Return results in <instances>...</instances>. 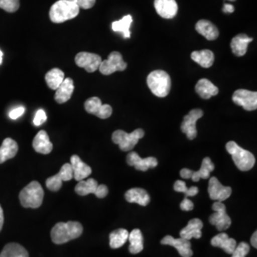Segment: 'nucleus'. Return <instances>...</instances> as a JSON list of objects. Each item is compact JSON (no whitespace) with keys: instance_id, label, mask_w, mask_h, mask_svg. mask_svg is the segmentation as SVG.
Segmentation results:
<instances>
[{"instance_id":"obj_1","label":"nucleus","mask_w":257,"mask_h":257,"mask_svg":"<svg viewBox=\"0 0 257 257\" xmlns=\"http://www.w3.org/2000/svg\"><path fill=\"white\" fill-rule=\"evenodd\" d=\"M83 232L82 225L76 221L59 222L51 231V237L55 244L61 245L71 240L78 238Z\"/></svg>"},{"instance_id":"obj_2","label":"nucleus","mask_w":257,"mask_h":257,"mask_svg":"<svg viewBox=\"0 0 257 257\" xmlns=\"http://www.w3.org/2000/svg\"><path fill=\"white\" fill-rule=\"evenodd\" d=\"M79 7L71 0H58L51 7L50 19L54 23H63L78 16Z\"/></svg>"},{"instance_id":"obj_3","label":"nucleus","mask_w":257,"mask_h":257,"mask_svg":"<svg viewBox=\"0 0 257 257\" xmlns=\"http://www.w3.org/2000/svg\"><path fill=\"white\" fill-rule=\"evenodd\" d=\"M226 149L240 171L247 172L253 168L255 164V157L250 152L240 147L234 141H229L226 145Z\"/></svg>"},{"instance_id":"obj_4","label":"nucleus","mask_w":257,"mask_h":257,"mask_svg":"<svg viewBox=\"0 0 257 257\" xmlns=\"http://www.w3.org/2000/svg\"><path fill=\"white\" fill-rule=\"evenodd\" d=\"M149 89L157 97H166L171 91V77L165 71L156 70L148 75Z\"/></svg>"},{"instance_id":"obj_5","label":"nucleus","mask_w":257,"mask_h":257,"mask_svg":"<svg viewBox=\"0 0 257 257\" xmlns=\"http://www.w3.org/2000/svg\"><path fill=\"white\" fill-rule=\"evenodd\" d=\"M44 198V191L37 181H33L20 192L19 200L24 208L37 209L41 206Z\"/></svg>"},{"instance_id":"obj_6","label":"nucleus","mask_w":257,"mask_h":257,"mask_svg":"<svg viewBox=\"0 0 257 257\" xmlns=\"http://www.w3.org/2000/svg\"><path fill=\"white\" fill-rule=\"evenodd\" d=\"M144 135L145 133L142 128H137L131 134H128L122 130H117L112 134L111 139L114 144H117L119 146L121 151L128 152L136 147L138 141L143 138Z\"/></svg>"},{"instance_id":"obj_7","label":"nucleus","mask_w":257,"mask_h":257,"mask_svg":"<svg viewBox=\"0 0 257 257\" xmlns=\"http://www.w3.org/2000/svg\"><path fill=\"white\" fill-rule=\"evenodd\" d=\"M214 212L211 214L209 221L211 225L215 226L219 231L229 229L231 225V219L226 212V206L220 201H215L212 205Z\"/></svg>"},{"instance_id":"obj_8","label":"nucleus","mask_w":257,"mask_h":257,"mask_svg":"<svg viewBox=\"0 0 257 257\" xmlns=\"http://www.w3.org/2000/svg\"><path fill=\"white\" fill-rule=\"evenodd\" d=\"M126 68L127 63L123 60L121 54L118 52H112L108 56V59L101 61L98 70L104 75H110L117 71L122 72L126 70Z\"/></svg>"},{"instance_id":"obj_9","label":"nucleus","mask_w":257,"mask_h":257,"mask_svg":"<svg viewBox=\"0 0 257 257\" xmlns=\"http://www.w3.org/2000/svg\"><path fill=\"white\" fill-rule=\"evenodd\" d=\"M214 164L211 162L210 157H205L203 159L202 165L200 170L194 172L189 169H182L180 171V176L184 179H193L194 182H198L200 179L210 178L211 173L214 170Z\"/></svg>"},{"instance_id":"obj_10","label":"nucleus","mask_w":257,"mask_h":257,"mask_svg":"<svg viewBox=\"0 0 257 257\" xmlns=\"http://www.w3.org/2000/svg\"><path fill=\"white\" fill-rule=\"evenodd\" d=\"M74 178L72 166L66 163L61 167L59 173L57 175L49 177L46 180L47 188L52 192H57L61 189L63 181H70Z\"/></svg>"},{"instance_id":"obj_11","label":"nucleus","mask_w":257,"mask_h":257,"mask_svg":"<svg viewBox=\"0 0 257 257\" xmlns=\"http://www.w3.org/2000/svg\"><path fill=\"white\" fill-rule=\"evenodd\" d=\"M84 107L87 112L94 114L95 116L101 119L109 118L112 113V108L110 105L102 104L101 100L96 96H93L86 100Z\"/></svg>"},{"instance_id":"obj_12","label":"nucleus","mask_w":257,"mask_h":257,"mask_svg":"<svg viewBox=\"0 0 257 257\" xmlns=\"http://www.w3.org/2000/svg\"><path fill=\"white\" fill-rule=\"evenodd\" d=\"M232 101L241 106L244 110H254L257 109V92L240 89L232 94Z\"/></svg>"},{"instance_id":"obj_13","label":"nucleus","mask_w":257,"mask_h":257,"mask_svg":"<svg viewBox=\"0 0 257 257\" xmlns=\"http://www.w3.org/2000/svg\"><path fill=\"white\" fill-rule=\"evenodd\" d=\"M203 116V110L194 109L184 116L183 122L181 124V131L187 136L190 140H193L197 136L196 122Z\"/></svg>"},{"instance_id":"obj_14","label":"nucleus","mask_w":257,"mask_h":257,"mask_svg":"<svg viewBox=\"0 0 257 257\" xmlns=\"http://www.w3.org/2000/svg\"><path fill=\"white\" fill-rule=\"evenodd\" d=\"M74 60L78 67L85 69L88 73H94L97 71L102 61L99 55L86 52L77 54Z\"/></svg>"},{"instance_id":"obj_15","label":"nucleus","mask_w":257,"mask_h":257,"mask_svg":"<svg viewBox=\"0 0 257 257\" xmlns=\"http://www.w3.org/2000/svg\"><path fill=\"white\" fill-rule=\"evenodd\" d=\"M208 192L211 199L214 201L223 202L230 197L231 194V188L223 186L216 177H211L209 181Z\"/></svg>"},{"instance_id":"obj_16","label":"nucleus","mask_w":257,"mask_h":257,"mask_svg":"<svg viewBox=\"0 0 257 257\" xmlns=\"http://www.w3.org/2000/svg\"><path fill=\"white\" fill-rule=\"evenodd\" d=\"M127 163L141 172H146L151 168H156L158 164L157 159L155 157L150 156L147 158H141L136 152H131L127 156Z\"/></svg>"},{"instance_id":"obj_17","label":"nucleus","mask_w":257,"mask_h":257,"mask_svg":"<svg viewBox=\"0 0 257 257\" xmlns=\"http://www.w3.org/2000/svg\"><path fill=\"white\" fill-rule=\"evenodd\" d=\"M162 245H170L175 247L179 254L182 257H192L193 252L192 249V245L190 240H186L184 238H174L171 235H167L161 240Z\"/></svg>"},{"instance_id":"obj_18","label":"nucleus","mask_w":257,"mask_h":257,"mask_svg":"<svg viewBox=\"0 0 257 257\" xmlns=\"http://www.w3.org/2000/svg\"><path fill=\"white\" fill-rule=\"evenodd\" d=\"M156 13L163 19H172L177 15L178 5L175 0H155Z\"/></svg>"},{"instance_id":"obj_19","label":"nucleus","mask_w":257,"mask_h":257,"mask_svg":"<svg viewBox=\"0 0 257 257\" xmlns=\"http://www.w3.org/2000/svg\"><path fill=\"white\" fill-rule=\"evenodd\" d=\"M70 164L72 166L74 178L76 181H81L83 179H86L92 174V168L84 163L80 159V157L76 155L71 157Z\"/></svg>"},{"instance_id":"obj_20","label":"nucleus","mask_w":257,"mask_h":257,"mask_svg":"<svg viewBox=\"0 0 257 257\" xmlns=\"http://www.w3.org/2000/svg\"><path fill=\"white\" fill-rule=\"evenodd\" d=\"M74 81L72 78H65L61 85L55 90V101L59 104H63L69 101L74 92Z\"/></svg>"},{"instance_id":"obj_21","label":"nucleus","mask_w":257,"mask_h":257,"mask_svg":"<svg viewBox=\"0 0 257 257\" xmlns=\"http://www.w3.org/2000/svg\"><path fill=\"white\" fill-rule=\"evenodd\" d=\"M33 147L38 154L49 155L53 151V144L49 138V136L45 131L38 132L36 138L33 141Z\"/></svg>"},{"instance_id":"obj_22","label":"nucleus","mask_w":257,"mask_h":257,"mask_svg":"<svg viewBox=\"0 0 257 257\" xmlns=\"http://www.w3.org/2000/svg\"><path fill=\"white\" fill-rule=\"evenodd\" d=\"M203 228V222L198 218H193L188 223V225L180 231V237L191 240V239L201 238Z\"/></svg>"},{"instance_id":"obj_23","label":"nucleus","mask_w":257,"mask_h":257,"mask_svg":"<svg viewBox=\"0 0 257 257\" xmlns=\"http://www.w3.org/2000/svg\"><path fill=\"white\" fill-rule=\"evenodd\" d=\"M252 41L251 37L245 34H240L233 37L230 42V49L232 54L236 56H243L248 51V45Z\"/></svg>"},{"instance_id":"obj_24","label":"nucleus","mask_w":257,"mask_h":257,"mask_svg":"<svg viewBox=\"0 0 257 257\" xmlns=\"http://www.w3.org/2000/svg\"><path fill=\"white\" fill-rule=\"evenodd\" d=\"M195 30L198 34H200L201 36L210 41L215 40L217 37H219L218 29L214 24H212L211 21L206 19L199 20L195 25Z\"/></svg>"},{"instance_id":"obj_25","label":"nucleus","mask_w":257,"mask_h":257,"mask_svg":"<svg viewBox=\"0 0 257 257\" xmlns=\"http://www.w3.org/2000/svg\"><path fill=\"white\" fill-rule=\"evenodd\" d=\"M211 245L216 248H221L225 252L231 254L237 246L236 241L233 238L229 237V235L225 232H221L211 239Z\"/></svg>"},{"instance_id":"obj_26","label":"nucleus","mask_w":257,"mask_h":257,"mask_svg":"<svg viewBox=\"0 0 257 257\" xmlns=\"http://www.w3.org/2000/svg\"><path fill=\"white\" fill-rule=\"evenodd\" d=\"M195 92L203 99H210L212 96L217 95L219 90L210 80H208L206 78H203V79H200L196 84Z\"/></svg>"},{"instance_id":"obj_27","label":"nucleus","mask_w":257,"mask_h":257,"mask_svg":"<svg viewBox=\"0 0 257 257\" xmlns=\"http://www.w3.org/2000/svg\"><path fill=\"white\" fill-rule=\"evenodd\" d=\"M125 198L130 203H137L140 206H147L150 203V195L144 189L141 188H133L130 189L125 193Z\"/></svg>"},{"instance_id":"obj_28","label":"nucleus","mask_w":257,"mask_h":257,"mask_svg":"<svg viewBox=\"0 0 257 257\" xmlns=\"http://www.w3.org/2000/svg\"><path fill=\"white\" fill-rule=\"evenodd\" d=\"M18 151H19V145L14 139L12 138L4 139L0 147V164L14 158L17 156Z\"/></svg>"},{"instance_id":"obj_29","label":"nucleus","mask_w":257,"mask_h":257,"mask_svg":"<svg viewBox=\"0 0 257 257\" xmlns=\"http://www.w3.org/2000/svg\"><path fill=\"white\" fill-rule=\"evenodd\" d=\"M191 58L203 68H211L214 62V55L210 50L194 51L191 55Z\"/></svg>"},{"instance_id":"obj_30","label":"nucleus","mask_w":257,"mask_h":257,"mask_svg":"<svg viewBox=\"0 0 257 257\" xmlns=\"http://www.w3.org/2000/svg\"><path fill=\"white\" fill-rule=\"evenodd\" d=\"M128 240L130 241L128 250L133 254H137L143 250L144 243H143V235L141 230L135 229L132 232H128Z\"/></svg>"},{"instance_id":"obj_31","label":"nucleus","mask_w":257,"mask_h":257,"mask_svg":"<svg viewBox=\"0 0 257 257\" xmlns=\"http://www.w3.org/2000/svg\"><path fill=\"white\" fill-rule=\"evenodd\" d=\"M0 257H29V252L20 244L9 243L2 249Z\"/></svg>"},{"instance_id":"obj_32","label":"nucleus","mask_w":257,"mask_h":257,"mask_svg":"<svg viewBox=\"0 0 257 257\" xmlns=\"http://www.w3.org/2000/svg\"><path fill=\"white\" fill-rule=\"evenodd\" d=\"M133 23V17L132 16H125L124 18L113 21L111 23V29L115 33H121L123 35L124 38H130L131 37V33H130V27Z\"/></svg>"},{"instance_id":"obj_33","label":"nucleus","mask_w":257,"mask_h":257,"mask_svg":"<svg viewBox=\"0 0 257 257\" xmlns=\"http://www.w3.org/2000/svg\"><path fill=\"white\" fill-rule=\"evenodd\" d=\"M65 79L64 73L60 69H52L45 75L47 85L50 89L56 90Z\"/></svg>"},{"instance_id":"obj_34","label":"nucleus","mask_w":257,"mask_h":257,"mask_svg":"<svg viewBox=\"0 0 257 257\" xmlns=\"http://www.w3.org/2000/svg\"><path fill=\"white\" fill-rule=\"evenodd\" d=\"M98 183L95 179L90 178V179H83L81 181H78V184L75 186V193L80 196H85L90 193H94Z\"/></svg>"},{"instance_id":"obj_35","label":"nucleus","mask_w":257,"mask_h":257,"mask_svg":"<svg viewBox=\"0 0 257 257\" xmlns=\"http://www.w3.org/2000/svg\"><path fill=\"white\" fill-rule=\"evenodd\" d=\"M128 231L125 229L111 231L110 234V247L111 248H121L128 240Z\"/></svg>"},{"instance_id":"obj_36","label":"nucleus","mask_w":257,"mask_h":257,"mask_svg":"<svg viewBox=\"0 0 257 257\" xmlns=\"http://www.w3.org/2000/svg\"><path fill=\"white\" fill-rule=\"evenodd\" d=\"M174 189H175V192H177V193H183L185 194V197L195 196L198 193V188L197 187L187 188V185L182 180L175 181Z\"/></svg>"},{"instance_id":"obj_37","label":"nucleus","mask_w":257,"mask_h":257,"mask_svg":"<svg viewBox=\"0 0 257 257\" xmlns=\"http://www.w3.org/2000/svg\"><path fill=\"white\" fill-rule=\"evenodd\" d=\"M19 0H0V9L8 13H15L19 9Z\"/></svg>"},{"instance_id":"obj_38","label":"nucleus","mask_w":257,"mask_h":257,"mask_svg":"<svg viewBox=\"0 0 257 257\" xmlns=\"http://www.w3.org/2000/svg\"><path fill=\"white\" fill-rule=\"evenodd\" d=\"M249 251V246L246 242L239 243L238 246H236L233 252L231 253V257H246Z\"/></svg>"},{"instance_id":"obj_39","label":"nucleus","mask_w":257,"mask_h":257,"mask_svg":"<svg viewBox=\"0 0 257 257\" xmlns=\"http://www.w3.org/2000/svg\"><path fill=\"white\" fill-rule=\"evenodd\" d=\"M47 114L45 110L40 109L37 111L35 118H34V125L35 126H41L46 122Z\"/></svg>"},{"instance_id":"obj_40","label":"nucleus","mask_w":257,"mask_h":257,"mask_svg":"<svg viewBox=\"0 0 257 257\" xmlns=\"http://www.w3.org/2000/svg\"><path fill=\"white\" fill-rule=\"evenodd\" d=\"M71 1L74 2L79 8L85 10L91 9L95 4V0H71Z\"/></svg>"},{"instance_id":"obj_41","label":"nucleus","mask_w":257,"mask_h":257,"mask_svg":"<svg viewBox=\"0 0 257 257\" xmlns=\"http://www.w3.org/2000/svg\"><path fill=\"white\" fill-rule=\"evenodd\" d=\"M109 193V190H108V187L106 185H98L95 192H94V195L97 197V198H104L107 196V194Z\"/></svg>"},{"instance_id":"obj_42","label":"nucleus","mask_w":257,"mask_h":257,"mask_svg":"<svg viewBox=\"0 0 257 257\" xmlns=\"http://www.w3.org/2000/svg\"><path fill=\"white\" fill-rule=\"evenodd\" d=\"M24 112H25V108L22 107V106L18 107V108H15V109H13L9 112L10 118L14 120L18 119Z\"/></svg>"},{"instance_id":"obj_43","label":"nucleus","mask_w":257,"mask_h":257,"mask_svg":"<svg viewBox=\"0 0 257 257\" xmlns=\"http://www.w3.org/2000/svg\"><path fill=\"white\" fill-rule=\"evenodd\" d=\"M193 208H194L193 203L188 197H185L183 201L180 204V209L184 211H192Z\"/></svg>"},{"instance_id":"obj_44","label":"nucleus","mask_w":257,"mask_h":257,"mask_svg":"<svg viewBox=\"0 0 257 257\" xmlns=\"http://www.w3.org/2000/svg\"><path fill=\"white\" fill-rule=\"evenodd\" d=\"M223 12L227 13V14H231V13L234 12V7L232 5H230V4L225 3L224 7H223Z\"/></svg>"},{"instance_id":"obj_45","label":"nucleus","mask_w":257,"mask_h":257,"mask_svg":"<svg viewBox=\"0 0 257 257\" xmlns=\"http://www.w3.org/2000/svg\"><path fill=\"white\" fill-rule=\"evenodd\" d=\"M257 232L256 231H254L253 232V234H252V236H251V238H250V242H251V245L254 247V248H257Z\"/></svg>"},{"instance_id":"obj_46","label":"nucleus","mask_w":257,"mask_h":257,"mask_svg":"<svg viewBox=\"0 0 257 257\" xmlns=\"http://www.w3.org/2000/svg\"><path fill=\"white\" fill-rule=\"evenodd\" d=\"M3 224H4V213H3L2 207L0 206V231H1V230H2Z\"/></svg>"},{"instance_id":"obj_47","label":"nucleus","mask_w":257,"mask_h":257,"mask_svg":"<svg viewBox=\"0 0 257 257\" xmlns=\"http://www.w3.org/2000/svg\"><path fill=\"white\" fill-rule=\"evenodd\" d=\"M2 57H3V53H2L1 50H0V64L2 63Z\"/></svg>"},{"instance_id":"obj_48","label":"nucleus","mask_w":257,"mask_h":257,"mask_svg":"<svg viewBox=\"0 0 257 257\" xmlns=\"http://www.w3.org/2000/svg\"><path fill=\"white\" fill-rule=\"evenodd\" d=\"M229 1H230V2H232V1H235V0H229Z\"/></svg>"}]
</instances>
